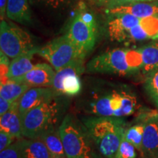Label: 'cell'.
Instances as JSON below:
<instances>
[{
  "label": "cell",
  "mask_w": 158,
  "mask_h": 158,
  "mask_svg": "<svg viewBox=\"0 0 158 158\" xmlns=\"http://www.w3.org/2000/svg\"><path fill=\"white\" fill-rule=\"evenodd\" d=\"M138 102L133 91L122 84L104 80L87 83L76 108L85 116L124 118L133 114Z\"/></svg>",
  "instance_id": "obj_1"
},
{
  "label": "cell",
  "mask_w": 158,
  "mask_h": 158,
  "mask_svg": "<svg viewBox=\"0 0 158 158\" xmlns=\"http://www.w3.org/2000/svg\"><path fill=\"white\" fill-rule=\"evenodd\" d=\"M81 122L101 156L114 158L126 131L123 118L85 116Z\"/></svg>",
  "instance_id": "obj_2"
},
{
  "label": "cell",
  "mask_w": 158,
  "mask_h": 158,
  "mask_svg": "<svg viewBox=\"0 0 158 158\" xmlns=\"http://www.w3.org/2000/svg\"><path fill=\"white\" fill-rule=\"evenodd\" d=\"M59 132L67 158H100L86 127L73 114L63 118Z\"/></svg>",
  "instance_id": "obj_3"
},
{
  "label": "cell",
  "mask_w": 158,
  "mask_h": 158,
  "mask_svg": "<svg viewBox=\"0 0 158 158\" xmlns=\"http://www.w3.org/2000/svg\"><path fill=\"white\" fill-rule=\"evenodd\" d=\"M141 68L138 48H115L94 56L86 69L89 73L124 76L141 71Z\"/></svg>",
  "instance_id": "obj_4"
},
{
  "label": "cell",
  "mask_w": 158,
  "mask_h": 158,
  "mask_svg": "<svg viewBox=\"0 0 158 158\" xmlns=\"http://www.w3.org/2000/svg\"><path fill=\"white\" fill-rule=\"evenodd\" d=\"M59 96L31 108L21 116L23 137L36 139L45 130L56 127L62 114V106L57 99Z\"/></svg>",
  "instance_id": "obj_5"
},
{
  "label": "cell",
  "mask_w": 158,
  "mask_h": 158,
  "mask_svg": "<svg viewBox=\"0 0 158 158\" xmlns=\"http://www.w3.org/2000/svg\"><path fill=\"white\" fill-rule=\"evenodd\" d=\"M67 35L86 56L94 48L97 41L98 26L95 19L83 4L76 11L70 23Z\"/></svg>",
  "instance_id": "obj_6"
},
{
  "label": "cell",
  "mask_w": 158,
  "mask_h": 158,
  "mask_svg": "<svg viewBox=\"0 0 158 158\" xmlns=\"http://www.w3.org/2000/svg\"><path fill=\"white\" fill-rule=\"evenodd\" d=\"M37 54L46 59L56 71L85 58L67 34L56 37L42 48H39Z\"/></svg>",
  "instance_id": "obj_7"
},
{
  "label": "cell",
  "mask_w": 158,
  "mask_h": 158,
  "mask_svg": "<svg viewBox=\"0 0 158 158\" xmlns=\"http://www.w3.org/2000/svg\"><path fill=\"white\" fill-rule=\"evenodd\" d=\"M35 48L32 37L27 31L14 23L1 20L0 48L9 58L14 59Z\"/></svg>",
  "instance_id": "obj_8"
},
{
  "label": "cell",
  "mask_w": 158,
  "mask_h": 158,
  "mask_svg": "<svg viewBox=\"0 0 158 158\" xmlns=\"http://www.w3.org/2000/svg\"><path fill=\"white\" fill-rule=\"evenodd\" d=\"M84 70V60H79L70 66L56 71L52 88L62 95H78L82 91L80 76Z\"/></svg>",
  "instance_id": "obj_9"
},
{
  "label": "cell",
  "mask_w": 158,
  "mask_h": 158,
  "mask_svg": "<svg viewBox=\"0 0 158 158\" xmlns=\"http://www.w3.org/2000/svg\"><path fill=\"white\" fill-rule=\"evenodd\" d=\"M106 29L108 37L117 42H127L130 30L141 23L142 19L130 14L108 15Z\"/></svg>",
  "instance_id": "obj_10"
},
{
  "label": "cell",
  "mask_w": 158,
  "mask_h": 158,
  "mask_svg": "<svg viewBox=\"0 0 158 158\" xmlns=\"http://www.w3.org/2000/svg\"><path fill=\"white\" fill-rule=\"evenodd\" d=\"M105 12L108 15L130 14L141 19L158 18V0L130 3L105 9Z\"/></svg>",
  "instance_id": "obj_11"
},
{
  "label": "cell",
  "mask_w": 158,
  "mask_h": 158,
  "mask_svg": "<svg viewBox=\"0 0 158 158\" xmlns=\"http://www.w3.org/2000/svg\"><path fill=\"white\" fill-rule=\"evenodd\" d=\"M58 95L52 87H30L20 98L19 101V110L21 116L25 114L31 108L49 101Z\"/></svg>",
  "instance_id": "obj_12"
},
{
  "label": "cell",
  "mask_w": 158,
  "mask_h": 158,
  "mask_svg": "<svg viewBox=\"0 0 158 158\" xmlns=\"http://www.w3.org/2000/svg\"><path fill=\"white\" fill-rule=\"evenodd\" d=\"M56 72L46 63H39L20 80L30 87H52Z\"/></svg>",
  "instance_id": "obj_13"
},
{
  "label": "cell",
  "mask_w": 158,
  "mask_h": 158,
  "mask_svg": "<svg viewBox=\"0 0 158 158\" xmlns=\"http://www.w3.org/2000/svg\"><path fill=\"white\" fill-rule=\"evenodd\" d=\"M38 49L39 48L31 49L13 59L10 63L8 72L5 79L1 81V84H4L8 81L19 82L20 80L34 67V64L31 63V59L35 54H37Z\"/></svg>",
  "instance_id": "obj_14"
},
{
  "label": "cell",
  "mask_w": 158,
  "mask_h": 158,
  "mask_svg": "<svg viewBox=\"0 0 158 158\" xmlns=\"http://www.w3.org/2000/svg\"><path fill=\"white\" fill-rule=\"evenodd\" d=\"M143 123L141 154L149 157L158 154V114L150 116Z\"/></svg>",
  "instance_id": "obj_15"
},
{
  "label": "cell",
  "mask_w": 158,
  "mask_h": 158,
  "mask_svg": "<svg viewBox=\"0 0 158 158\" xmlns=\"http://www.w3.org/2000/svg\"><path fill=\"white\" fill-rule=\"evenodd\" d=\"M0 130L9 133L13 138L21 139L22 135V121L19 110V101H15L13 107L7 113L1 116Z\"/></svg>",
  "instance_id": "obj_16"
},
{
  "label": "cell",
  "mask_w": 158,
  "mask_h": 158,
  "mask_svg": "<svg viewBox=\"0 0 158 158\" xmlns=\"http://www.w3.org/2000/svg\"><path fill=\"white\" fill-rule=\"evenodd\" d=\"M6 15L11 21L29 24L31 23V13L29 0H7Z\"/></svg>",
  "instance_id": "obj_17"
},
{
  "label": "cell",
  "mask_w": 158,
  "mask_h": 158,
  "mask_svg": "<svg viewBox=\"0 0 158 158\" xmlns=\"http://www.w3.org/2000/svg\"><path fill=\"white\" fill-rule=\"evenodd\" d=\"M21 158H51L50 152L43 141L37 139H19L17 141Z\"/></svg>",
  "instance_id": "obj_18"
},
{
  "label": "cell",
  "mask_w": 158,
  "mask_h": 158,
  "mask_svg": "<svg viewBox=\"0 0 158 158\" xmlns=\"http://www.w3.org/2000/svg\"><path fill=\"white\" fill-rule=\"evenodd\" d=\"M37 139L44 143L52 157H67L59 127L56 129L55 127L45 130L37 137Z\"/></svg>",
  "instance_id": "obj_19"
},
{
  "label": "cell",
  "mask_w": 158,
  "mask_h": 158,
  "mask_svg": "<svg viewBox=\"0 0 158 158\" xmlns=\"http://www.w3.org/2000/svg\"><path fill=\"white\" fill-rule=\"evenodd\" d=\"M138 51L142 62L141 72L144 75L158 68V40L143 45Z\"/></svg>",
  "instance_id": "obj_20"
},
{
  "label": "cell",
  "mask_w": 158,
  "mask_h": 158,
  "mask_svg": "<svg viewBox=\"0 0 158 158\" xmlns=\"http://www.w3.org/2000/svg\"><path fill=\"white\" fill-rule=\"evenodd\" d=\"M29 88L30 86L23 83L8 81L4 84H1L0 98L14 102L19 100Z\"/></svg>",
  "instance_id": "obj_21"
},
{
  "label": "cell",
  "mask_w": 158,
  "mask_h": 158,
  "mask_svg": "<svg viewBox=\"0 0 158 158\" xmlns=\"http://www.w3.org/2000/svg\"><path fill=\"white\" fill-rule=\"evenodd\" d=\"M31 5L39 9L56 12L68 8L76 0H29Z\"/></svg>",
  "instance_id": "obj_22"
},
{
  "label": "cell",
  "mask_w": 158,
  "mask_h": 158,
  "mask_svg": "<svg viewBox=\"0 0 158 158\" xmlns=\"http://www.w3.org/2000/svg\"><path fill=\"white\" fill-rule=\"evenodd\" d=\"M144 123H140L131 126L126 129L124 137L132 143L135 149L142 152V143H143Z\"/></svg>",
  "instance_id": "obj_23"
},
{
  "label": "cell",
  "mask_w": 158,
  "mask_h": 158,
  "mask_svg": "<svg viewBox=\"0 0 158 158\" xmlns=\"http://www.w3.org/2000/svg\"><path fill=\"white\" fill-rule=\"evenodd\" d=\"M146 76L144 88L158 107V68L150 71Z\"/></svg>",
  "instance_id": "obj_24"
},
{
  "label": "cell",
  "mask_w": 158,
  "mask_h": 158,
  "mask_svg": "<svg viewBox=\"0 0 158 158\" xmlns=\"http://www.w3.org/2000/svg\"><path fill=\"white\" fill-rule=\"evenodd\" d=\"M135 147L123 137L114 158H136Z\"/></svg>",
  "instance_id": "obj_25"
},
{
  "label": "cell",
  "mask_w": 158,
  "mask_h": 158,
  "mask_svg": "<svg viewBox=\"0 0 158 158\" xmlns=\"http://www.w3.org/2000/svg\"><path fill=\"white\" fill-rule=\"evenodd\" d=\"M89 1L98 7H105V9H108L130 3L138 2L157 1V0H89Z\"/></svg>",
  "instance_id": "obj_26"
},
{
  "label": "cell",
  "mask_w": 158,
  "mask_h": 158,
  "mask_svg": "<svg viewBox=\"0 0 158 158\" xmlns=\"http://www.w3.org/2000/svg\"><path fill=\"white\" fill-rule=\"evenodd\" d=\"M0 158H21L17 142L0 152Z\"/></svg>",
  "instance_id": "obj_27"
},
{
  "label": "cell",
  "mask_w": 158,
  "mask_h": 158,
  "mask_svg": "<svg viewBox=\"0 0 158 158\" xmlns=\"http://www.w3.org/2000/svg\"><path fill=\"white\" fill-rule=\"evenodd\" d=\"M0 62H1V81H2L5 79V77L7 76V72L10 66L9 57L5 54H4L2 51H0Z\"/></svg>",
  "instance_id": "obj_28"
},
{
  "label": "cell",
  "mask_w": 158,
  "mask_h": 158,
  "mask_svg": "<svg viewBox=\"0 0 158 158\" xmlns=\"http://www.w3.org/2000/svg\"><path fill=\"white\" fill-rule=\"evenodd\" d=\"M14 138L9 133L5 131H0V152L10 147L13 143Z\"/></svg>",
  "instance_id": "obj_29"
},
{
  "label": "cell",
  "mask_w": 158,
  "mask_h": 158,
  "mask_svg": "<svg viewBox=\"0 0 158 158\" xmlns=\"http://www.w3.org/2000/svg\"><path fill=\"white\" fill-rule=\"evenodd\" d=\"M14 102H12L5 99L0 98V115L2 116L3 114L7 113L9 110H10Z\"/></svg>",
  "instance_id": "obj_30"
},
{
  "label": "cell",
  "mask_w": 158,
  "mask_h": 158,
  "mask_svg": "<svg viewBox=\"0 0 158 158\" xmlns=\"http://www.w3.org/2000/svg\"><path fill=\"white\" fill-rule=\"evenodd\" d=\"M7 0H0V14H1V20L5 16L6 11H7Z\"/></svg>",
  "instance_id": "obj_31"
},
{
  "label": "cell",
  "mask_w": 158,
  "mask_h": 158,
  "mask_svg": "<svg viewBox=\"0 0 158 158\" xmlns=\"http://www.w3.org/2000/svg\"><path fill=\"white\" fill-rule=\"evenodd\" d=\"M151 40H158V32L155 35V36L152 37V38Z\"/></svg>",
  "instance_id": "obj_32"
},
{
  "label": "cell",
  "mask_w": 158,
  "mask_h": 158,
  "mask_svg": "<svg viewBox=\"0 0 158 158\" xmlns=\"http://www.w3.org/2000/svg\"><path fill=\"white\" fill-rule=\"evenodd\" d=\"M145 158H158V154H157V155H153V156H152V157H145Z\"/></svg>",
  "instance_id": "obj_33"
},
{
  "label": "cell",
  "mask_w": 158,
  "mask_h": 158,
  "mask_svg": "<svg viewBox=\"0 0 158 158\" xmlns=\"http://www.w3.org/2000/svg\"><path fill=\"white\" fill-rule=\"evenodd\" d=\"M51 158H62V157H51Z\"/></svg>",
  "instance_id": "obj_34"
}]
</instances>
